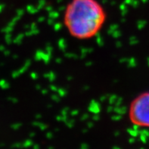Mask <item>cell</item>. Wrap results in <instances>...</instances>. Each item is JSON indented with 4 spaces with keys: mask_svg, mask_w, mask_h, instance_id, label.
Masks as SVG:
<instances>
[{
    "mask_svg": "<svg viewBox=\"0 0 149 149\" xmlns=\"http://www.w3.org/2000/svg\"><path fill=\"white\" fill-rule=\"evenodd\" d=\"M128 117L135 126L149 128V90L140 93L131 101Z\"/></svg>",
    "mask_w": 149,
    "mask_h": 149,
    "instance_id": "cell-2",
    "label": "cell"
},
{
    "mask_svg": "<svg viewBox=\"0 0 149 149\" xmlns=\"http://www.w3.org/2000/svg\"><path fill=\"white\" fill-rule=\"evenodd\" d=\"M107 17L105 8L98 0H70L64 9L63 22L72 37L87 40L99 33Z\"/></svg>",
    "mask_w": 149,
    "mask_h": 149,
    "instance_id": "cell-1",
    "label": "cell"
}]
</instances>
